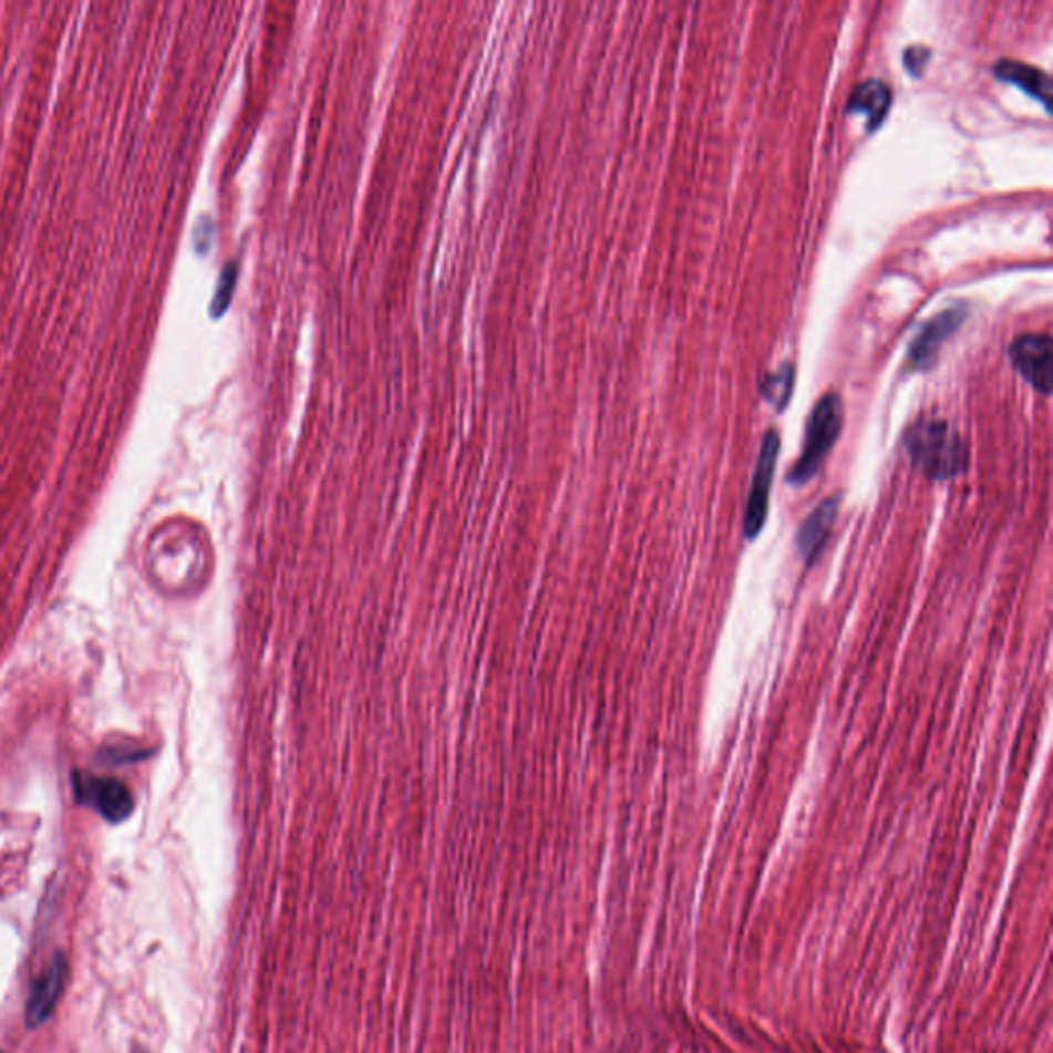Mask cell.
I'll use <instances>...</instances> for the list:
<instances>
[{"mask_svg": "<svg viewBox=\"0 0 1053 1053\" xmlns=\"http://www.w3.org/2000/svg\"><path fill=\"white\" fill-rule=\"evenodd\" d=\"M966 318L967 313L963 309L952 307V309L938 313L937 318L926 321L922 330L909 347V367L916 369V371H928L937 362L942 344L961 328Z\"/></svg>", "mask_w": 1053, "mask_h": 1053, "instance_id": "6", "label": "cell"}, {"mask_svg": "<svg viewBox=\"0 0 1053 1053\" xmlns=\"http://www.w3.org/2000/svg\"><path fill=\"white\" fill-rule=\"evenodd\" d=\"M994 73L998 79L1023 89L1024 93L1043 103L1047 112H1052V76L1045 71L1019 60H1000L995 62Z\"/></svg>", "mask_w": 1053, "mask_h": 1053, "instance_id": "9", "label": "cell"}, {"mask_svg": "<svg viewBox=\"0 0 1053 1053\" xmlns=\"http://www.w3.org/2000/svg\"><path fill=\"white\" fill-rule=\"evenodd\" d=\"M136 757H141V755H134V753H128V755H126V760H128V762H131V760H136ZM105 760H110V762H122V755H120V751L112 750L110 753H107V757H105Z\"/></svg>", "mask_w": 1053, "mask_h": 1053, "instance_id": "13", "label": "cell"}, {"mask_svg": "<svg viewBox=\"0 0 1053 1053\" xmlns=\"http://www.w3.org/2000/svg\"><path fill=\"white\" fill-rule=\"evenodd\" d=\"M1010 362L1043 395L1052 393V340L1047 333H1023L1009 348Z\"/></svg>", "mask_w": 1053, "mask_h": 1053, "instance_id": "5", "label": "cell"}, {"mask_svg": "<svg viewBox=\"0 0 1053 1053\" xmlns=\"http://www.w3.org/2000/svg\"><path fill=\"white\" fill-rule=\"evenodd\" d=\"M844 419H846V412H844L842 398L837 393L823 395L808 416L803 453L786 476L788 484L801 488L819 474L829 451L834 448L842 434Z\"/></svg>", "mask_w": 1053, "mask_h": 1053, "instance_id": "2", "label": "cell"}, {"mask_svg": "<svg viewBox=\"0 0 1053 1053\" xmlns=\"http://www.w3.org/2000/svg\"><path fill=\"white\" fill-rule=\"evenodd\" d=\"M904 447L911 465L932 482L966 474L969 448L947 420H916L904 434Z\"/></svg>", "mask_w": 1053, "mask_h": 1053, "instance_id": "1", "label": "cell"}, {"mask_svg": "<svg viewBox=\"0 0 1053 1053\" xmlns=\"http://www.w3.org/2000/svg\"><path fill=\"white\" fill-rule=\"evenodd\" d=\"M930 59V50L928 48H920V45H913L906 50L904 54V62L908 66L909 73L920 74L923 71V64Z\"/></svg>", "mask_w": 1053, "mask_h": 1053, "instance_id": "12", "label": "cell"}, {"mask_svg": "<svg viewBox=\"0 0 1053 1053\" xmlns=\"http://www.w3.org/2000/svg\"><path fill=\"white\" fill-rule=\"evenodd\" d=\"M74 793L79 803L95 808L105 822H124L134 808L131 791L116 778H102L87 772L76 774Z\"/></svg>", "mask_w": 1053, "mask_h": 1053, "instance_id": "4", "label": "cell"}, {"mask_svg": "<svg viewBox=\"0 0 1053 1053\" xmlns=\"http://www.w3.org/2000/svg\"><path fill=\"white\" fill-rule=\"evenodd\" d=\"M837 513L839 494H834L822 500V505L801 523L796 531V551L808 568L822 558L823 549L827 548L836 527Z\"/></svg>", "mask_w": 1053, "mask_h": 1053, "instance_id": "7", "label": "cell"}, {"mask_svg": "<svg viewBox=\"0 0 1053 1053\" xmlns=\"http://www.w3.org/2000/svg\"><path fill=\"white\" fill-rule=\"evenodd\" d=\"M0 1053H4V1052H0Z\"/></svg>", "mask_w": 1053, "mask_h": 1053, "instance_id": "14", "label": "cell"}, {"mask_svg": "<svg viewBox=\"0 0 1053 1053\" xmlns=\"http://www.w3.org/2000/svg\"><path fill=\"white\" fill-rule=\"evenodd\" d=\"M778 455L780 434L778 431L772 429L762 438V447H760L755 472H753V479H751L745 517H743V535L750 541H753L757 535L764 531L767 510H770V491H772V479H774V472H776Z\"/></svg>", "mask_w": 1053, "mask_h": 1053, "instance_id": "3", "label": "cell"}, {"mask_svg": "<svg viewBox=\"0 0 1053 1053\" xmlns=\"http://www.w3.org/2000/svg\"><path fill=\"white\" fill-rule=\"evenodd\" d=\"M794 388V367L793 364H782L778 371L767 373L760 383V391L770 404L774 405L778 412H782L793 395Z\"/></svg>", "mask_w": 1053, "mask_h": 1053, "instance_id": "11", "label": "cell"}, {"mask_svg": "<svg viewBox=\"0 0 1053 1053\" xmlns=\"http://www.w3.org/2000/svg\"><path fill=\"white\" fill-rule=\"evenodd\" d=\"M891 87L880 79H866L858 87L851 91L848 100L850 114H863L866 117V128L877 131L891 107Z\"/></svg>", "mask_w": 1053, "mask_h": 1053, "instance_id": "10", "label": "cell"}, {"mask_svg": "<svg viewBox=\"0 0 1053 1053\" xmlns=\"http://www.w3.org/2000/svg\"><path fill=\"white\" fill-rule=\"evenodd\" d=\"M66 980H69V961L64 959L62 952H56L52 957V963L45 969L44 975L31 985L28 1006H25V1023L30 1029H35L48 1021V1016L54 1012L60 998L64 994Z\"/></svg>", "mask_w": 1053, "mask_h": 1053, "instance_id": "8", "label": "cell"}]
</instances>
